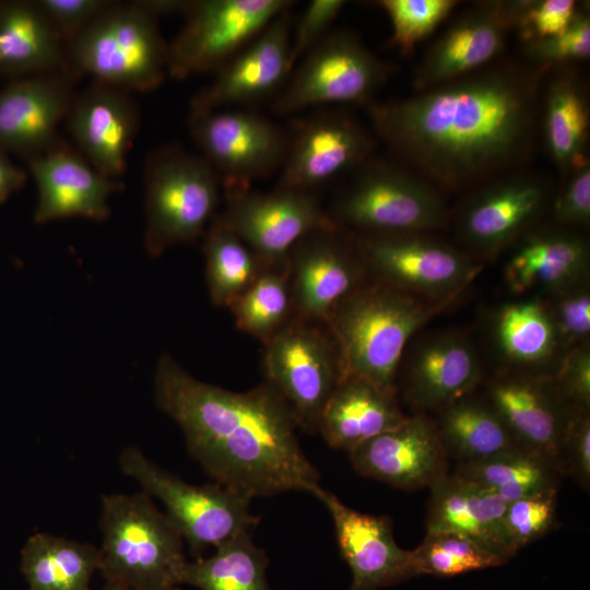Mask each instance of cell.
Masks as SVG:
<instances>
[{
  "instance_id": "cell-1",
  "label": "cell",
  "mask_w": 590,
  "mask_h": 590,
  "mask_svg": "<svg viewBox=\"0 0 590 590\" xmlns=\"http://www.w3.org/2000/svg\"><path fill=\"white\" fill-rule=\"evenodd\" d=\"M502 62L367 111L399 164L442 193L521 169L533 153L543 76Z\"/></svg>"
},
{
  "instance_id": "cell-2",
  "label": "cell",
  "mask_w": 590,
  "mask_h": 590,
  "mask_svg": "<svg viewBox=\"0 0 590 590\" xmlns=\"http://www.w3.org/2000/svg\"><path fill=\"white\" fill-rule=\"evenodd\" d=\"M154 398L215 483L251 498L291 491L314 495L321 487L318 470L300 447L294 415L267 382L231 391L194 378L163 354Z\"/></svg>"
},
{
  "instance_id": "cell-3",
  "label": "cell",
  "mask_w": 590,
  "mask_h": 590,
  "mask_svg": "<svg viewBox=\"0 0 590 590\" xmlns=\"http://www.w3.org/2000/svg\"><path fill=\"white\" fill-rule=\"evenodd\" d=\"M447 307L369 280L343 298L324 322L343 378L358 377L397 394V374L406 345Z\"/></svg>"
},
{
  "instance_id": "cell-4",
  "label": "cell",
  "mask_w": 590,
  "mask_h": 590,
  "mask_svg": "<svg viewBox=\"0 0 590 590\" xmlns=\"http://www.w3.org/2000/svg\"><path fill=\"white\" fill-rule=\"evenodd\" d=\"M98 570L106 582L162 590L179 587L184 539L145 492L102 497Z\"/></svg>"
},
{
  "instance_id": "cell-5",
  "label": "cell",
  "mask_w": 590,
  "mask_h": 590,
  "mask_svg": "<svg viewBox=\"0 0 590 590\" xmlns=\"http://www.w3.org/2000/svg\"><path fill=\"white\" fill-rule=\"evenodd\" d=\"M158 19L139 2H114L66 45L80 75L129 92L157 88L167 75L168 44Z\"/></svg>"
},
{
  "instance_id": "cell-6",
  "label": "cell",
  "mask_w": 590,
  "mask_h": 590,
  "mask_svg": "<svg viewBox=\"0 0 590 590\" xmlns=\"http://www.w3.org/2000/svg\"><path fill=\"white\" fill-rule=\"evenodd\" d=\"M143 179L144 247L151 257L204 234L223 185L200 154L180 144L158 146L146 157Z\"/></svg>"
},
{
  "instance_id": "cell-7",
  "label": "cell",
  "mask_w": 590,
  "mask_h": 590,
  "mask_svg": "<svg viewBox=\"0 0 590 590\" xmlns=\"http://www.w3.org/2000/svg\"><path fill=\"white\" fill-rule=\"evenodd\" d=\"M334 199L330 219L353 234L437 232L450 224L444 193L398 162L368 160Z\"/></svg>"
},
{
  "instance_id": "cell-8",
  "label": "cell",
  "mask_w": 590,
  "mask_h": 590,
  "mask_svg": "<svg viewBox=\"0 0 590 590\" xmlns=\"http://www.w3.org/2000/svg\"><path fill=\"white\" fill-rule=\"evenodd\" d=\"M118 463L143 492L164 505L166 516L197 558L208 547L216 548L241 533H252L259 523L248 495L217 483L189 484L158 467L135 446L127 447Z\"/></svg>"
},
{
  "instance_id": "cell-9",
  "label": "cell",
  "mask_w": 590,
  "mask_h": 590,
  "mask_svg": "<svg viewBox=\"0 0 590 590\" xmlns=\"http://www.w3.org/2000/svg\"><path fill=\"white\" fill-rule=\"evenodd\" d=\"M369 280L450 305L484 263L430 232L354 234Z\"/></svg>"
},
{
  "instance_id": "cell-10",
  "label": "cell",
  "mask_w": 590,
  "mask_h": 590,
  "mask_svg": "<svg viewBox=\"0 0 590 590\" xmlns=\"http://www.w3.org/2000/svg\"><path fill=\"white\" fill-rule=\"evenodd\" d=\"M554 197L541 172L518 169L471 189L451 214L457 246L474 259H496L541 224Z\"/></svg>"
},
{
  "instance_id": "cell-11",
  "label": "cell",
  "mask_w": 590,
  "mask_h": 590,
  "mask_svg": "<svg viewBox=\"0 0 590 590\" xmlns=\"http://www.w3.org/2000/svg\"><path fill=\"white\" fill-rule=\"evenodd\" d=\"M262 371L298 427L318 433L322 411L343 379L334 341L324 323L294 317L263 343Z\"/></svg>"
},
{
  "instance_id": "cell-12",
  "label": "cell",
  "mask_w": 590,
  "mask_h": 590,
  "mask_svg": "<svg viewBox=\"0 0 590 590\" xmlns=\"http://www.w3.org/2000/svg\"><path fill=\"white\" fill-rule=\"evenodd\" d=\"M291 5L287 0L191 1L182 28L168 44L167 74L181 80L215 72Z\"/></svg>"
},
{
  "instance_id": "cell-13",
  "label": "cell",
  "mask_w": 590,
  "mask_h": 590,
  "mask_svg": "<svg viewBox=\"0 0 590 590\" xmlns=\"http://www.w3.org/2000/svg\"><path fill=\"white\" fill-rule=\"evenodd\" d=\"M391 72V64L376 57L354 34L330 32L303 58L272 108L287 115L320 105L367 106Z\"/></svg>"
},
{
  "instance_id": "cell-14",
  "label": "cell",
  "mask_w": 590,
  "mask_h": 590,
  "mask_svg": "<svg viewBox=\"0 0 590 590\" xmlns=\"http://www.w3.org/2000/svg\"><path fill=\"white\" fill-rule=\"evenodd\" d=\"M188 127L224 189L250 187L282 167L290 141L273 121L245 109L190 108Z\"/></svg>"
},
{
  "instance_id": "cell-15",
  "label": "cell",
  "mask_w": 590,
  "mask_h": 590,
  "mask_svg": "<svg viewBox=\"0 0 590 590\" xmlns=\"http://www.w3.org/2000/svg\"><path fill=\"white\" fill-rule=\"evenodd\" d=\"M224 209L214 217L233 231L269 270H286L293 246L307 233L334 223L316 193L275 187L226 188Z\"/></svg>"
},
{
  "instance_id": "cell-16",
  "label": "cell",
  "mask_w": 590,
  "mask_h": 590,
  "mask_svg": "<svg viewBox=\"0 0 590 590\" xmlns=\"http://www.w3.org/2000/svg\"><path fill=\"white\" fill-rule=\"evenodd\" d=\"M287 274L294 316L318 323L369 281L354 234L335 223L307 233L293 246Z\"/></svg>"
},
{
  "instance_id": "cell-17",
  "label": "cell",
  "mask_w": 590,
  "mask_h": 590,
  "mask_svg": "<svg viewBox=\"0 0 590 590\" xmlns=\"http://www.w3.org/2000/svg\"><path fill=\"white\" fill-rule=\"evenodd\" d=\"M483 375L482 356L469 331H420L403 352L396 389L413 408L439 411L472 394Z\"/></svg>"
},
{
  "instance_id": "cell-18",
  "label": "cell",
  "mask_w": 590,
  "mask_h": 590,
  "mask_svg": "<svg viewBox=\"0 0 590 590\" xmlns=\"http://www.w3.org/2000/svg\"><path fill=\"white\" fill-rule=\"evenodd\" d=\"M374 141L345 113H317L300 122L290 138L278 187L314 192L370 158Z\"/></svg>"
},
{
  "instance_id": "cell-19",
  "label": "cell",
  "mask_w": 590,
  "mask_h": 590,
  "mask_svg": "<svg viewBox=\"0 0 590 590\" xmlns=\"http://www.w3.org/2000/svg\"><path fill=\"white\" fill-rule=\"evenodd\" d=\"M70 67L12 81L0 91V148L37 157L61 143L58 133L75 95Z\"/></svg>"
},
{
  "instance_id": "cell-20",
  "label": "cell",
  "mask_w": 590,
  "mask_h": 590,
  "mask_svg": "<svg viewBox=\"0 0 590 590\" xmlns=\"http://www.w3.org/2000/svg\"><path fill=\"white\" fill-rule=\"evenodd\" d=\"M520 1H485L460 15L420 63L417 92L483 69L504 50L515 31Z\"/></svg>"
},
{
  "instance_id": "cell-21",
  "label": "cell",
  "mask_w": 590,
  "mask_h": 590,
  "mask_svg": "<svg viewBox=\"0 0 590 590\" xmlns=\"http://www.w3.org/2000/svg\"><path fill=\"white\" fill-rule=\"evenodd\" d=\"M487 401L522 448L557 465L575 408L559 394L551 374L500 370L488 385Z\"/></svg>"
},
{
  "instance_id": "cell-22",
  "label": "cell",
  "mask_w": 590,
  "mask_h": 590,
  "mask_svg": "<svg viewBox=\"0 0 590 590\" xmlns=\"http://www.w3.org/2000/svg\"><path fill=\"white\" fill-rule=\"evenodd\" d=\"M76 150L103 175L119 179L140 126L131 92L93 81L75 93L66 116Z\"/></svg>"
},
{
  "instance_id": "cell-23",
  "label": "cell",
  "mask_w": 590,
  "mask_h": 590,
  "mask_svg": "<svg viewBox=\"0 0 590 590\" xmlns=\"http://www.w3.org/2000/svg\"><path fill=\"white\" fill-rule=\"evenodd\" d=\"M349 455L357 473L402 489L430 487L447 475L446 448L435 421L424 413L408 416Z\"/></svg>"
},
{
  "instance_id": "cell-24",
  "label": "cell",
  "mask_w": 590,
  "mask_h": 590,
  "mask_svg": "<svg viewBox=\"0 0 590 590\" xmlns=\"http://www.w3.org/2000/svg\"><path fill=\"white\" fill-rule=\"evenodd\" d=\"M290 9L214 73L191 99L190 108L221 109L251 105L274 94L292 71Z\"/></svg>"
},
{
  "instance_id": "cell-25",
  "label": "cell",
  "mask_w": 590,
  "mask_h": 590,
  "mask_svg": "<svg viewBox=\"0 0 590 590\" xmlns=\"http://www.w3.org/2000/svg\"><path fill=\"white\" fill-rule=\"evenodd\" d=\"M26 162L38 192L37 224L72 216L104 221L110 213L109 197L125 188L119 179L96 170L64 140Z\"/></svg>"
},
{
  "instance_id": "cell-26",
  "label": "cell",
  "mask_w": 590,
  "mask_h": 590,
  "mask_svg": "<svg viewBox=\"0 0 590 590\" xmlns=\"http://www.w3.org/2000/svg\"><path fill=\"white\" fill-rule=\"evenodd\" d=\"M508 250L503 276L518 297L544 296L590 279L589 243L580 231L540 224Z\"/></svg>"
},
{
  "instance_id": "cell-27",
  "label": "cell",
  "mask_w": 590,
  "mask_h": 590,
  "mask_svg": "<svg viewBox=\"0 0 590 590\" xmlns=\"http://www.w3.org/2000/svg\"><path fill=\"white\" fill-rule=\"evenodd\" d=\"M314 496L332 518L341 555L352 571L350 590H378L411 578L410 551L397 544L388 517L356 511L322 487Z\"/></svg>"
},
{
  "instance_id": "cell-28",
  "label": "cell",
  "mask_w": 590,
  "mask_h": 590,
  "mask_svg": "<svg viewBox=\"0 0 590 590\" xmlns=\"http://www.w3.org/2000/svg\"><path fill=\"white\" fill-rule=\"evenodd\" d=\"M429 488L427 531L462 534L506 560L518 552L505 526L508 503L500 495L459 474L445 475Z\"/></svg>"
},
{
  "instance_id": "cell-29",
  "label": "cell",
  "mask_w": 590,
  "mask_h": 590,
  "mask_svg": "<svg viewBox=\"0 0 590 590\" xmlns=\"http://www.w3.org/2000/svg\"><path fill=\"white\" fill-rule=\"evenodd\" d=\"M487 332L492 351L505 371L551 374L563 355L541 296L519 297L493 309Z\"/></svg>"
},
{
  "instance_id": "cell-30",
  "label": "cell",
  "mask_w": 590,
  "mask_h": 590,
  "mask_svg": "<svg viewBox=\"0 0 590 590\" xmlns=\"http://www.w3.org/2000/svg\"><path fill=\"white\" fill-rule=\"evenodd\" d=\"M406 417L397 394L386 392L365 379L347 376L327 402L318 433L330 447L350 452L398 426Z\"/></svg>"
},
{
  "instance_id": "cell-31",
  "label": "cell",
  "mask_w": 590,
  "mask_h": 590,
  "mask_svg": "<svg viewBox=\"0 0 590 590\" xmlns=\"http://www.w3.org/2000/svg\"><path fill=\"white\" fill-rule=\"evenodd\" d=\"M68 67L63 39L35 1L0 3V72L34 75Z\"/></svg>"
},
{
  "instance_id": "cell-32",
  "label": "cell",
  "mask_w": 590,
  "mask_h": 590,
  "mask_svg": "<svg viewBox=\"0 0 590 590\" xmlns=\"http://www.w3.org/2000/svg\"><path fill=\"white\" fill-rule=\"evenodd\" d=\"M543 101L544 142L563 181L589 161V106L577 72L568 66L556 67Z\"/></svg>"
},
{
  "instance_id": "cell-33",
  "label": "cell",
  "mask_w": 590,
  "mask_h": 590,
  "mask_svg": "<svg viewBox=\"0 0 590 590\" xmlns=\"http://www.w3.org/2000/svg\"><path fill=\"white\" fill-rule=\"evenodd\" d=\"M98 564L99 548L48 533L33 534L21 551L28 590H90Z\"/></svg>"
},
{
  "instance_id": "cell-34",
  "label": "cell",
  "mask_w": 590,
  "mask_h": 590,
  "mask_svg": "<svg viewBox=\"0 0 590 590\" xmlns=\"http://www.w3.org/2000/svg\"><path fill=\"white\" fill-rule=\"evenodd\" d=\"M437 412L435 423L445 448L455 451L465 463L522 448L487 400L470 394Z\"/></svg>"
},
{
  "instance_id": "cell-35",
  "label": "cell",
  "mask_w": 590,
  "mask_h": 590,
  "mask_svg": "<svg viewBox=\"0 0 590 590\" xmlns=\"http://www.w3.org/2000/svg\"><path fill=\"white\" fill-rule=\"evenodd\" d=\"M203 253L209 296L229 308L269 269L226 225L213 217L204 232Z\"/></svg>"
},
{
  "instance_id": "cell-36",
  "label": "cell",
  "mask_w": 590,
  "mask_h": 590,
  "mask_svg": "<svg viewBox=\"0 0 590 590\" xmlns=\"http://www.w3.org/2000/svg\"><path fill=\"white\" fill-rule=\"evenodd\" d=\"M251 535L241 533L217 546L210 557L187 560L180 585L200 590H270L266 576L268 557Z\"/></svg>"
},
{
  "instance_id": "cell-37",
  "label": "cell",
  "mask_w": 590,
  "mask_h": 590,
  "mask_svg": "<svg viewBox=\"0 0 590 590\" xmlns=\"http://www.w3.org/2000/svg\"><path fill=\"white\" fill-rule=\"evenodd\" d=\"M545 458L523 448L474 462L457 474L500 495L507 503L555 487L554 469Z\"/></svg>"
},
{
  "instance_id": "cell-38",
  "label": "cell",
  "mask_w": 590,
  "mask_h": 590,
  "mask_svg": "<svg viewBox=\"0 0 590 590\" xmlns=\"http://www.w3.org/2000/svg\"><path fill=\"white\" fill-rule=\"evenodd\" d=\"M236 327L266 343L295 316L286 270H268L228 308Z\"/></svg>"
},
{
  "instance_id": "cell-39",
  "label": "cell",
  "mask_w": 590,
  "mask_h": 590,
  "mask_svg": "<svg viewBox=\"0 0 590 590\" xmlns=\"http://www.w3.org/2000/svg\"><path fill=\"white\" fill-rule=\"evenodd\" d=\"M507 560L471 539L445 530H428L423 542L410 551V577L430 575L455 577L497 567Z\"/></svg>"
},
{
  "instance_id": "cell-40",
  "label": "cell",
  "mask_w": 590,
  "mask_h": 590,
  "mask_svg": "<svg viewBox=\"0 0 590 590\" xmlns=\"http://www.w3.org/2000/svg\"><path fill=\"white\" fill-rule=\"evenodd\" d=\"M453 0H381L378 4L392 26L391 44L402 54H410L457 5Z\"/></svg>"
},
{
  "instance_id": "cell-41",
  "label": "cell",
  "mask_w": 590,
  "mask_h": 590,
  "mask_svg": "<svg viewBox=\"0 0 590 590\" xmlns=\"http://www.w3.org/2000/svg\"><path fill=\"white\" fill-rule=\"evenodd\" d=\"M543 297L563 354L590 343V279Z\"/></svg>"
},
{
  "instance_id": "cell-42",
  "label": "cell",
  "mask_w": 590,
  "mask_h": 590,
  "mask_svg": "<svg viewBox=\"0 0 590 590\" xmlns=\"http://www.w3.org/2000/svg\"><path fill=\"white\" fill-rule=\"evenodd\" d=\"M529 64L551 70L569 66L590 56V15L582 5L570 26L562 34L523 44Z\"/></svg>"
},
{
  "instance_id": "cell-43",
  "label": "cell",
  "mask_w": 590,
  "mask_h": 590,
  "mask_svg": "<svg viewBox=\"0 0 590 590\" xmlns=\"http://www.w3.org/2000/svg\"><path fill=\"white\" fill-rule=\"evenodd\" d=\"M556 518V488H550L507 504L505 526L519 551L551 530Z\"/></svg>"
},
{
  "instance_id": "cell-44",
  "label": "cell",
  "mask_w": 590,
  "mask_h": 590,
  "mask_svg": "<svg viewBox=\"0 0 590 590\" xmlns=\"http://www.w3.org/2000/svg\"><path fill=\"white\" fill-rule=\"evenodd\" d=\"M574 0H522L515 31L523 44L564 33L579 12Z\"/></svg>"
},
{
  "instance_id": "cell-45",
  "label": "cell",
  "mask_w": 590,
  "mask_h": 590,
  "mask_svg": "<svg viewBox=\"0 0 590 590\" xmlns=\"http://www.w3.org/2000/svg\"><path fill=\"white\" fill-rule=\"evenodd\" d=\"M552 223L581 231L590 223V163L577 167L562 181L550 209Z\"/></svg>"
},
{
  "instance_id": "cell-46",
  "label": "cell",
  "mask_w": 590,
  "mask_h": 590,
  "mask_svg": "<svg viewBox=\"0 0 590 590\" xmlns=\"http://www.w3.org/2000/svg\"><path fill=\"white\" fill-rule=\"evenodd\" d=\"M551 376L569 405L590 409V343L564 353Z\"/></svg>"
},
{
  "instance_id": "cell-47",
  "label": "cell",
  "mask_w": 590,
  "mask_h": 590,
  "mask_svg": "<svg viewBox=\"0 0 590 590\" xmlns=\"http://www.w3.org/2000/svg\"><path fill=\"white\" fill-rule=\"evenodd\" d=\"M345 1L342 0H314L299 17L293 39H291L290 63L294 64L303 59L330 32V25L340 14Z\"/></svg>"
},
{
  "instance_id": "cell-48",
  "label": "cell",
  "mask_w": 590,
  "mask_h": 590,
  "mask_svg": "<svg viewBox=\"0 0 590 590\" xmlns=\"http://www.w3.org/2000/svg\"><path fill=\"white\" fill-rule=\"evenodd\" d=\"M67 45L115 1L110 0H36Z\"/></svg>"
},
{
  "instance_id": "cell-49",
  "label": "cell",
  "mask_w": 590,
  "mask_h": 590,
  "mask_svg": "<svg viewBox=\"0 0 590 590\" xmlns=\"http://www.w3.org/2000/svg\"><path fill=\"white\" fill-rule=\"evenodd\" d=\"M566 458L569 470L583 484L590 479V414L589 409L575 408L568 421L562 457Z\"/></svg>"
},
{
  "instance_id": "cell-50",
  "label": "cell",
  "mask_w": 590,
  "mask_h": 590,
  "mask_svg": "<svg viewBox=\"0 0 590 590\" xmlns=\"http://www.w3.org/2000/svg\"><path fill=\"white\" fill-rule=\"evenodd\" d=\"M27 180L25 170L15 165L7 151L0 148V203L21 189Z\"/></svg>"
},
{
  "instance_id": "cell-51",
  "label": "cell",
  "mask_w": 590,
  "mask_h": 590,
  "mask_svg": "<svg viewBox=\"0 0 590 590\" xmlns=\"http://www.w3.org/2000/svg\"><path fill=\"white\" fill-rule=\"evenodd\" d=\"M138 2L157 19L161 15L185 13L191 4L187 0H138Z\"/></svg>"
},
{
  "instance_id": "cell-52",
  "label": "cell",
  "mask_w": 590,
  "mask_h": 590,
  "mask_svg": "<svg viewBox=\"0 0 590 590\" xmlns=\"http://www.w3.org/2000/svg\"><path fill=\"white\" fill-rule=\"evenodd\" d=\"M102 590H150V589L131 588V587H126L122 585L106 582V585L104 586ZM162 590H180V587H174V588L162 589Z\"/></svg>"
}]
</instances>
